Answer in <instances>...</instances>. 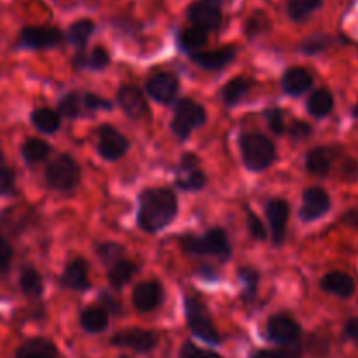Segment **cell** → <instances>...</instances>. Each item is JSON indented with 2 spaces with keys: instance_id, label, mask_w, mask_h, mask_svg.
<instances>
[{
  "instance_id": "cell-53",
  "label": "cell",
  "mask_w": 358,
  "mask_h": 358,
  "mask_svg": "<svg viewBox=\"0 0 358 358\" xmlns=\"http://www.w3.org/2000/svg\"><path fill=\"white\" fill-rule=\"evenodd\" d=\"M205 2H208V3H213V6H217V7H222L224 3L227 2V0H205Z\"/></svg>"
},
{
  "instance_id": "cell-35",
  "label": "cell",
  "mask_w": 358,
  "mask_h": 358,
  "mask_svg": "<svg viewBox=\"0 0 358 358\" xmlns=\"http://www.w3.org/2000/svg\"><path fill=\"white\" fill-rule=\"evenodd\" d=\"M58 110H59V115H66V117H70V119H77V117H83V115H86L83 94L76 93V91H72V93H66L65 96L59 100Z\"/></svg>"
},
{
  "instance_id": "cell-40",
  "label": "cell",
  "mask_w": 358,
  "mask_h": 358,
  "mask_svg": "<svg viewBox=\"0 0 358 358\" xmlns=\"http://www.w3.org/2000/svg\"><path fill=\"white\" fill-rule=\"evenodd\" d=\"M96 254H98V257H100V261L103 262L105 266H108V268H110L114 262H117L119 259H122V255H124V247L108 241V243L98 245Z\"/></svg>"
},
{
  "instance_id": "cell-2",
  "label": "cell",
  "mask_w": 358,
  "mask_h": 358,
  "mask_svg": "<svg viewBox=\"0 0 358 358\" xmlns=\"http://www.w3.org/2000/svg\"><path fill=\"white\" fill-rule=\"evenodd\" d=\"M178 243H180V247L187 254L212 255V257L220 259V261H227L231 254H233L229 238H227V233L222 227H213V229L206 231L203 236H198V234H182L178 238Z\"/></svg>"
},
{
  "instance_id": "cell-49",
  "label": "cell",
  "mask_w": 358,
  "mask_h": 358,
  "mask_svg": "<svg viewBox=\"0 0 358 358\" xmlns=\"http://www.w3.org/2000/svg\"><path fill=\"white\" fill-rule=\"evenodd\" d=\"M343 334L348 341L358 345V317H352L346 320L345 327H343Z\"/></svg>"
},
{
  "instance_id": "cell-47",
  "label": "cell",
  "mask_w": 358,
  "mask_h": 358,
  "mask_svg": "<svg viewBox=\"0 0 358 358\" xmlns=\"http://www.w3.org/2000/svg\"><path fill=\"white\" fill-rule=\"evenodd\" d=\"M13 257H14L13 245H10L6 238L0 236V275H6V273L9 271Z\"/></svg>"
},
{
  "instance_id": "cell-26",
  "label": "cell",
  "mask_w": 358,
  "mask_h": 358,
  "mask_svg": "<svg viewBox=\"0 0 358 358\" xmlns=\"http://www.w3.org/2000/svg\"><path fill=\"white\" fill-rule=\"evenodd\" d=\"M79 324L90 334H100L108 327V313L100 306H90L80 311Z\"/></svg>"
},
{
  "instance_id": "cell-43",
  "label": "cell",
  "mask_w": 358,
  "mask_h": 358,
  "mask_svg": "<svg viewBox=\"0 0 358 358\" xmlns=\"http://www.w3.org/2000/svg\"><path fill=\"white\" fill-rule=\"evenodd\" d=\"M83 101L84 108H86V114H93V112L98 110H110L112 108L110 101L94 93H83Z\"/></svg>"
},
{
  "instance_id": "cell-19",
  "label": "cell",
  "mask_w": 358,
  "mask_h": 358,
  "mask_svg": "<svg viewBox=\"0 0 358 358\" xmlns=\"http://www.w3.org/2000/svg\"><path fill=\"white\" fill-rule=\"evenodd\" d=\"M59 282L65 289L76 290V292H84L90 289V266H87L86 259L77 257L70 261L63 269Z\"/></svg>"
},
{
  "instance_id": "cell-54",
  "label": "cell",
  "mask_w": 358,
  "mask_h": 358,
  "mask_svg": "<svg viewBox=\"0 0 358 358\" xmlns=\"http://www.w3.org/2000/svg\"><path fill=\"white\" fill-rule=\"evenodd\" d=\"M3 166H6V157H3L2 149H0V168H3Z\"/></svg>"
},
{
  "instance_id": "cell-15",
  "label": "cell",
  "mask_w": 358,
  "mask_h": 358,
  "mask_svg": "<svg viewBox=\"0 0 358 358\" xmlns=\"http://www.w3.org/2000/svg\"><path fill=\"white\" fill-rule=\"evenodd\" d=\"M133 306L140 313H149L159 308L164 299V290L159 282L150 280V282H142L133 289Z\"/></svg>"
},
{
  "instance_id": "cell-3",
  "label": "cell",
  "mask_w": 358,
  "mask_h": 358,
  "mask_svg": "<svg viewBox=\"0 0 358 358\" xmlns=\"http://www.w3.org/2000/svg\"><path fill=\"white\" fill-rule=\"evenodd\" d=\"M243 164L250 171H264L276 161L275 143L262 133H243L240 136Z\"/></svg>"
},
{
  "instance_id": "cell-16",
  "label": "cell",
  "mask_w": 358,
  "mask_h": 358,
  "mask_svg": "<svg viewBox=\"0 0 358 358\" xmlns=\"http://www.w3.org/2000/svg\"><path fill=\"white\" fill-rule=\"evenodd\" d=\"M117 101L124 114L131 119H142L149 114L147 100L142 91L133 84H122L117 91Z\"/></svg>"
},
{
  "instance_id": "cell-42",
  "label": "cell",
  "mask_w": 358,
  "mask_h": 358,
  "mask_svg": "<svg viewBox=\"0 0 358 358\" xmlns=\"http://www.w3.org/2000/svg\"><path fill=\"white\" fill-rule=\"evenodd\" d=\"M266 122H268L269 129H271L275 135H283L285 133V115H283V110L278 107L266 108L264 112Z\"/></svg>"
},
{
  "instance_id": "cell-33",
  "label": "cell",
  "mask_w": 358,
  "mask_h": 358,
  "mask_svg": "<svg viewBox=\"0 0 358 358\" xmlns=\"http://www.w3.org/2000/svg\"><path fill=\"white\" fill-rule=\"evenodd\" d=\"M206 184H208V178H206V175L203 173L199 168H196V170H177L175 185H177L180 191L198 192L201 191Z\"/></svg>"
},
{
  "instance_id": "cell-20",
  "label": "cell",
  "mask_w": 358,
  "mask_h": 358,
  "mask_svg": "<svg viewBox=\"0 0 358 358\" xmlns=\"http://www.w3.org/2000/svg\"><path fill=\"white\" fill-rule=\"evenodd\" d=\"M339 156V147L322 145L315 147L306 154V170L317 177H327L331 173L334 161Z\"/></svg>"
},
{
  "instance_id": "cell-24",
  "label": "cell",
  "mask_w": 358,
  "mask_h": 358,
  "mask_svg": "<svg viewBox=\"0 0 358 358\" xmlns=\"http://www.w3.org/2000/svg\"><path fill=\"white\" fill-rule=\"evenodd\" d=\"M324 7V0H287V17L294 23H306L315 13Z\"/></svg>"
},
{
  "instance_id": "cell-30",
  "label": "cell",
  "mask_w": 358,
  "mask_h": 358,
  "mask_svg": "<svg viewBox=\"0 0 358 358\" xmlns=\"http://www.w3.org/2000/svg\"><path fill=\"white\" fill-rule=\"evenodd\" d=\"M269 31H271V20L264 10L255 9L243 21V34L248 41H255L262 35H268Z\"/></svg>"
},
{
  "instance_id": "cell-25",
  "label": "cell",
  "mask_w": 358,
  "mask_h": 358,
  "mask_svg": "<svg viewBox=\"0 0 358 358\" xmlns=\"http://www.w3.org/2000/svg\"><path fill=\"white\" fill-rule=\"evenodd\" d=\"M208 42V34L205 30L198 27H185L180 28L177 34V45L182 49L184 52L191 55V52H198L201 51L203 48Z\"/></svg>"
},
{
  "instance_id": "cell-7",
  "label": "cell",
  "mask_w": 358,
  "mask_h": 358,
  "mask_svg": "<svg viewBox=\"0 0 358 358\" xmlns=\"http://www.w3.org/2000/svg\"><path fill=\"white\" fill-rule=\"evenodd\" d=\"M65 42V34L58 27L49 24H28L21 28L17 35V48L42 51V49L58 48Z\"/></svg>"
},
{
  "instance_id": "cell-13",
  "label": "cell",
  "mask_w": 358,
  "mask_h": 358,
  "mask_svg": "<svg viewBox=\"0 0 358 358\" xmlns=\"http://www.w3.org/2000/svg\"><path fill=\"white\" fill-rule=\"evenodd\" d=\"M145 90L157 103H171L178 93V79L171 72H156L147 79Z\"/></svg>"
},
{
  "instance_id": "cell-34",
  "label": "cell",
  "mask_w": 358,
  "mask_h": 358,
  "mask_svg": "<svg viewBox=\"0 0 358 358\" xmlns=\"http://www.w3.org/2000/svg\"><path fill=\"white\" fill-rule=\"evenodd\" d=\"M20 289L27 297L38 299L44 292V278L37 269L24 268L20 275Z\"/></svg>"
},
{
  "instance_id": "cell-21",
  "label": "cell",
  "mask_w": 358,
  "mask_h": 358,
  "mask_svg": "<svg viewBox=\"0 0 358 358\" xmlns=\"http://www.w3.org/2000/svg\"><path fill=\"white\" fill-rule=\"evenodd\" d=\"M313 86V76L304 66H292V69L285 70L282 77V87L289 96H301V94L308 93Z\"/></svg>"
},
{
  "instance_id": "cell-28",
  "label": "cell",
  "mask_w": 358,
  "mask_h": 358,
  "mask_svg": "<svg viewBox=\"0 0 358 358\" xmlns=\"http://www.w3.org/2000/svg\"><path fill=\"white\" fill-rule=\"evenodd\" d=\"M30 121L35 128L41 133H45V135H52L59 129L62 126V115H59L58 110H52L49 107H41L35 108L30 115Z\"/></svg>"
},
{
  "instance_id": "cell-46",
  "label": "cell",
  "mask_w": 358,
  "mask_h": 358,
  "mask_svg": "<svg viewBox=\"0 0 358 358\" xmlns=\"http://www.w3.org/2000/svg\"><path fill=\"white\" fill-rule=\"evenodd\" d=\"M311 133H313V128H311L310 122L301 121V119H294L292 124H290V128H289L290 138L296 140V142H301V140L310 138Z\"/></svg>"
},
{
  "instance_id": "cell-52",
  "label": "cell",
  "mask_w": 358,
  "mask_h": 358,
  "mask_svg": "<svg viewBox=\"0 0 358 358\" xmlns=\"http://www.w3.org/2000/svg\"><path fill=\"white\" fill-rule=\"evenodd\" d=\"M199 275L203 276V280H210V282L219 278V275H217V271L212 268V266H203V268L199 269Z\"/></svg>"
},
{
  "instance_id": "cell-50",
  "label": "cell",
  "mask_w": 358,
  "mask_h": 358,
  "mask_svg": "<svg viewBox=\"0 0 358 358\" xmlns=\"http://www.w3.org/2000/svg\"><path fill=\"white\" fill-rule=\"evenodd\" d=\"M100 303L103 304V310L107 311L108 315L110 313H114V315H119L121 313V304L117 303V301L114 299V297L110 296V294H107V292H101L100 294Z\"/></svg>"
},
{
  "instance_id": "cell-14",
  "label": "cell",
  "mask_w": 358,
  "mask_h": 358,
  "mask_svg": "<svg viewBox=\"0 0 358 358\" xmlns=\"http://www.w3.org/2000/svg\"><path fill=\"white\" fill-rule=\"evenodd\" d=\"M290 215V205L285 199H271L266 205V217H268L269 229H271L273 245H283L287 236V220Z\"/></svg>"
},
{
  "instance_id": "cell-18",
  "label": "cell",
  "mask_w": 358,
  "mask_h": 358,
  "mask_svg": "<svg viewBox=\"0 0 358 358\" xmlns=\"http://www.w3.org/2000/svg\"><path fill=\"white\" fill-rule=\"evenodd\" d=\"M238 49L234 45H224V48L212 49V51H198L191 52L189 58L196 63L198 66L205 70H222L224 66L229 65L234 58H236Z\"/></svg>"
},
{
  "instance_id": "cell-39",
  "label": "cell",
  "mask_w": 358,
  "mask_h": 358,
  "mask_svg": "<svg viewBox=\"0 0 358 358\" xmlns=\"http://www.w3.org/2000/svg\"><path fill=\"white\" fill-rule=\"evenodd\" d=\"M108 65H110V52L103 45H96V48L91 49L90 55H86V69L101 72Z\"/></svg>"
},
{
  "instance_id": "cell-32",
  "label": "cell",
  "mask_w": 358,
  "mask_h": 358,
  "mask_svg": "<svg viewBox=\"0 0 358 358\" xmlns=\"http://www.w3.org/2000/svg\"><path fill=\"white\" fill-rule=\"evenodd\" d=\"M252 90V80L245 79V77H234L229 83H226V86L220 91V98L226 105L233 107V105L240 103Z\"/></svg>"
},
{
  "instance_id": "cell-27",
  "label": "cell",
  "mask_w": 358,
  "mask_h": 358,
  "mask_svg": "<svg viewBox=\"0 0 358 358\" xmlns=\"http://www.w3.org/2000/svg\"><path fill=\"white\" fill-rule=\"evenodd\" d=\"M136 271H138V266H136L133 261H128V259L122 257L108 268L107 280L108 283H110L112 289L119 290L124 285H128L129 280L133 278V275H135Z\"/></svg>"
},
{
  "instance_id": "cell-12",
  "label": "cell",
  "mask_w": 358,
  "mask_h": 358,
  "mask_svg": "<svg viewBox=\"0 0 358 358\" xmlns=\"http://www.w3.org/2000/svg\"><path fill=\"white\" fill-rule=\"evenodd\" d=\"M129 142L114 126L103 124L98 129L96 150L105 161H117L128 152Z\"/></svg>"
},
{
  "instance_id": "cell-38",
  "label": "cell",
  "mask_w": 358,
  "mask_h": 358,
  "mask_svg": "<svg viewBox=\"0 0 358 358\" xmlns=\"http://www.w3.org/2000/svg\"><path fill=\"white\" fill-rule=\"evenodd\" d=\"M303 357V343L282 346L280 350H259L248 358H301Z\"/></svg>"
},
{
  "instance_id": "cell-45",
  "label": "cell",
  "mask_w": 358,
  "mask_h": 358,
  "mask_svg": "<svg viewBox=\"0 0 358 358\" xmlns=\"http://www.w3.org/2000/svg\"><path fill=\"white\" fill-rule=\"evenodd\" d=\"M247 227H248V233H250L255 240L264 241L266 238H268V231H266L262 220L259 219L254 212H250V210H248L247 213Z\"/></svg>"
},
{
  "instance_id": "cell-51",
  "label": "cell",
  "mask_w": 358,
  "mask_h": 358,
  "mask_svg": "<svg viewBox=\"0 0 358 358\" xmlns=\"http://www.w3.org/2000/svg\"><path fill=\"white\" fill-rule=\"evenodd\" d=\"M341 222L345 224V226H348V227H352V229L358 231V208H350L348 212L343 213Z\"/></svg>"
},
{
  "instance_id": "cell-48",
  "label": "cell",
  "mask_w": 358,
  "mask_h": 358,
  "mask_svg": "<svg viewBox=\"0 0 358 358\" xmlns=\"http://www.w3.org/2000/svg\"><path fill=\"white\" fill-rule=\"evenodd\" d=\"M339 175L345 182H355L358 178V161L355 159H345L341 168H339Z\"/></svg>"
},
{
  "instance_id": "cell-6",
  "label": "cell",
  "mask_w": 358,
  "mask_h": 358,
  "mask_svg": "<svg viewBox=\"0 0 358 358\" xmlns=\"http://www.w3.org/2000/svg\"><path fill=\"white\" fill-rule=\"evenodd\" d=\"M206 122V112L203 105L194 101L192 98H180L175 107L173 121H171V131L178 140L185 142L194 129L201 128Z\"/></svg>"
},
{
  "instance_id": "cell-29",
  "label": "cell",
  "mask_w": 358,
  "mask_h": 358,
  "mask_svg": "<svg viewBox=\"0 0 358 358\" xmlns=\"http://www.w3.org/2000/svg\"><path fill=\"white\" fill-rule=\"evenodd\" d=\"M308 112H310L313 117L324 119L327 115H331V112L334 110V94L329 90L322 87L311 93V96L308 98Z\"/></svg>"
},
{
  "instance_id": "cell-44",
  "label": "cell",
  "mask_w": 358,
  "mask_h": 358,
  "mask_svg": "<svg viewBox=\"0 0 358 358\" xmlns=\"http://www.w3.org/2000/svg\"><path fill=\"white\" fill-rule=\"evenodd\" d=\"M178 358H224L219 353L212 352V350H203L196 346L194 343L187 341L182 345L180 352H178Z\"/></svg>"
},
{
  "instance_id": "cell-9",
  "label": "cell",
  "mask_w": 358,
  "mask_h": 358,
  "mask_svg": "<svg viewBox=\"0 0 358 358\" xmlns=\"http://www.w3.org/2000/svg\"><path fill=\"white\" fill-rule=\"evenodd\" d=\"M266 336L271 343L280 346H289L301 341L303 329L289 315H273L266 325Z\"/></svg>"
},
{
  "instance_id": "cell-36",
  "label": "cell",
  "mask_w": 358,
  "mask_h": 358,
  "mask_svg": "<svg viewBox=\"0 0 358 358\" xmlns=\"http://www.w3.org/2000/svg\"><path fill=\"white\" fill-rule=\"evenodd\" d=\"M334 42L336 38L332 37V35L315 34L304 38L303 44H301V51L308 56H317V55H322L324 51H327Z\"/></svg>"
},
{
  "instance_id": "cell-4",
  "label": "cell",
  "mask_w": 358,
  "mask_h": 358,
  "mask_svg": "<svg viewBox=\"0 0 358 358\" xmlns=\"http://www.w3.org/2000/svg\"><path fill=\"white\" fill-rule=\"evenodd\" d=\"M184 306L189 331L198 339L208 343V345H219L220 334L215 325H213L208 310L203 304V301L198 296H194V294H187L184 301Z\"/></svg>"
},
{
  "instance_id": "cell-8",
  "label": "cell",
  "mask_w": 358,
  "mask_h": 358,
  "mask_svg": "<svg viewBox=\"0 0 358 358\" xmlns=\"http://www.w3.org/2000/svg\"><path fill=\"white\" fill-rule=\"evenodd\" d=\"M185 16L192 27L201 28L206 34L217 31L224 23L222 7H217L213 3L205 2V0H196V2L189 3L187 9H185Z\"/></svg>"
},
{
  "instance_id": "cell-5",
  "label": "cell",
  "mask_w": 358,
  "mask_h": 358,
  "mask_svg": "<svg viewBox=\"0 0 358 358\" xmlns=\"http://www.w3.org/2000/svg\"><path fill=\"white\" fill-rule=\"evenodd\" d=\"M80 166L69 154H59L45 168V182L58 192H72L80 184Z\"/></svg>"
},
{
  "instance_id": "cell-23",
  "label": "cell",
  "mask_w": 358,
  "mask_h": 358,
  "mask_svg": "<svg viewBox=\"0 0 358 358\" xmlns=\"http://www.w3.org/2000/svg\"><path fill=\"white\" fill-rule=\"evenodd\" d=\"M96 31V24L90 17H80V20L73 21L66 30V41L77 49V51H84L90 42L91 35Z\"/></svg>"
},
{
  "instance_id": "cell-11",
  "label": "cell",
  "mask_w": 358,
  "mask_h": 358,
  "mask_svg": "<svg viewBox=\"0 0 358 358\" xmlns=\"http://www.w3.org/2000/svg\"><path fill=\"white\" fill-rule=\"evenodd\" d=\"M156 332L143 331V329H124V331L115 332L110 338V345L117 348H128L136 353H149L157 346Z\"/></svg>"
},
{
  "instance_id": "cell-31",
  "label": "cell",
  "mask_w": 358,
  "mask_h": 358,
  "mask_svg": "<svg viewBox=\"0 0 358 358\" xmlns=\"http://www.w3.org/2000/svg\"><path fill=\"white\" fill-rule=\"evenodd\" d=\"M49 154H51V145L42 138H28L21 145V157L28 166L42 163L48 159Z\"/></svg>"
},
{
  "instance_id": "cell-10",
  "label": "cell",
  "mask_w": 358,
  "mask_h": 358,
  "mask_svg": "<svg viewBox=\"0 0 358 358\" xmlns=\"http://www.w3.org/2000/svg\"><path fill=\"white\" fill-rule=\"evenodd\" d=\"M332 208V199L324 187H308L303 192V205L299 210V219L303 222H315L327 215Z\"/></svg>"
},
{
  "instance_id": "cell-41",
  "label": "cell",
  "mask_w": 358,
  "mask_h": 358,
  "mask_svg": "<svg viewBox=\"0 0 358 358\" xmlns=\"http://www.w3.org/2000/svg\"><path fill=\"white\" fill-rule=\"evenodd\" d=\"M16 194V171L9 166L0 168V198Z\"/></svg>"
},
{
  "instance_id": "cell-17",
  "label": "cell",
  "mask_w": 358,
  "mask_h": 358,
  "mask_svg": "<svg viewBox=\"0 0 358 358\" xmlns=\"http://www.w3.org/2000/svg\"><path fill=\"white\" fill-rule=\"evenodd\" d=\"M320 289L325 294L339 297V299H350L355 296L357 283L352 275L345 271H329L322 276Z\"/></svg>"
},
{
  "instance_id": "cell-22",
  "label": "cell",
  "mask_w": 358,
  "mask_h": 358,
  "mask_svg": "<svg viewBox=\"0 0 358 358\" xmlns=\"http://www.w3.org/2000/svg\"><path fill=\"white\" fill-rule=\"evenodd\" d=\"M14 358H59V352L52 341L45 338H34L17 348Z\"/></svg>"
},
{
  "instance_id": "cell-1",
  "label": "cell",
  "mask_w": 358,
  "mask_h": 358,
  "mask_svg": "<svg viewBox=\"0 0 358 358\" xmlns=\"http://www.w3.org/2000/svg\"><path fill=\"white\" fill-rule=\"evenodd\" d=\"M178 212L177 196L171 189L152 187L143 189L138 196V222L140 229L145 233H159L166 226L173 222Z\"/></svg>"
},
{
  "instance_id": "cell-37",
  "label": "cell",
  "mask_w": 358,
  "mask_h": 358,
  "mask_svg": "<svg viewBox=\"0 0 358 358\" xmlns=\"http://www.w3.org/2000/svg\"><path fill=\"white\" fill-rule=\"evenodd\" d=\"M238 280H240L241 287H243V299L252 301L257 296V287H259V273L254 268H245L238 269Z\"/></svg>"
},
{
  "instance_id": "cell-55",
  "label": "cell",
  "mask_w": 358,
  "mask_h": 358,
  "mask_svg": "<svg viewBox=\"0 0 358 358\" xmlns=\"http://www.w3.org/2000/svg\"><path fill=\"white\" fill-rule=\"evenodd\" d=\"M352 114H353V117L358 119V101H357L355 107H353V112H352Z\"/></svg>"
}]
</instances>
